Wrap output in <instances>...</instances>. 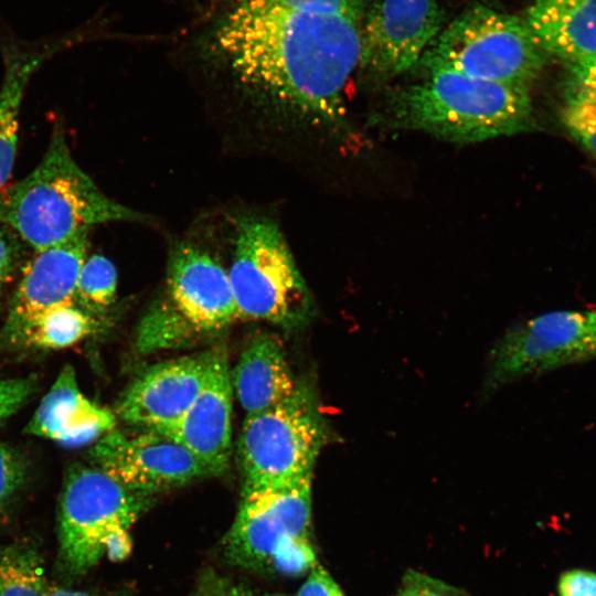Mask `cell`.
Returning <instances> with one entry per match:
<instances>
[{"instance_id": "obj_17", "label": "cell", "mask_w": 596, "mask_h": 596, "mask_svg": "<svg viewBox=\"0 0 596 596\" xmlns=\"http://www.w3.org/2000/svg\"><path fill=\"white\" fill-rule=\"evenodd\" d=\"M524 20L547 55L572 67L596 60V0H534Z\"/></svg>"}, {"instance_id": "obj_24", "label": "cell", "mask_w": 596, "mask_h": 596, "mask_svg": "<svg viewBox=\"0 0 596 596\" xmlns=\"http://www.w3.org/2000/svg\"><path fill=\"white\" fill-rule=\"evenodd\" d=\"M26 481V465L18 451L0 444V519L9 511Z\"/></svg>"}, {"instance_id": "obj_26", "label": "cell", "mask_w": 596, "mask_h": 596, "mask_svg": "<svg viewBox=\"0 0 596 596\" xmlns=\"http://www.w3.org/2000/svg\"><path fill=\"white\" fill-rule=\"evenodd\" d=\"M309 538H295L283 545L272 560L269 571L284 575H300L317 565Z\"/></svg>"}, {"instance_id": "obj_10", "label": "cell", "mask_w": 596, "mask_h": 596, "mask_svg": "<svg viewBox=\"0 0 596 596\" xmlns=\"http://www.w3.org/2000/svg\"><path fill=\"white\" fill-rule=\"evenodd\" d=\"M91 457L97 468L126 488L152 497L217 476L180 443L147 428L139 433L114 428L96 440Z\"/></svg>"}, {"instance_id": "obj_20", "label": "cell", "mask_w": 596, "mask_h": 596, "mask_svg": "<svg viewBox=\"0 0 596 596\" xmlns=\"http://www.w3.org/2000/svg\"><path fill=\"white\" fill-rule=\"evenodd\" d=\"M95 317L75 304L55 306L14 323L6 332L14 343L35 349H64L96 330Z\"/></svg>"}, {"instance_id": "obj_13", "label": "cell", "mask_w": 596, "mask_h": 596, "mask_svg": "<svg viewBox=\"0 0 596 596\" xmlns=\"http://www.w3.org/2000/svg\"><path fill=\"white\" fill-rule=\"evenodd\" d=\"M167 291L170 304L202 336L238 319L227 272L199 246L181 243L171 251Z\"/></svg>"}, {"instance_id": "obj_30", "label": "cell", "mask_w": 596, "mask_h": 596, "mask_svg": "<svg viewBox=\"0 0 596 596\" xmlns=\"http://www.w3.org/2000/svg\"><path fill=\"white\" fill-rule=\"evenodd\" d=\"M196 594L199 596H258L257 593L234 583L211 568L203 571Z\"/></svg>"}, {"instance_id": "obj_15", "label": "cell", "mask_w": 596, "mask_h": 596, "mask_svg": "<svg viewBox=\"0 0 596 596\" xmlns=\"http://www.w3.org/2000/svg\"><path fill=\"white\" fill-rule=\"evenodd\" d=\"M115 425V414L88 400L78 387L73 366L65 365L41 400L25 433L73 447L96 441Z\"/></svg>"}, {"instance_id": "obj_12", "label": "cell", "mask_w": 596, "mask_h": 596, "mask_svg": "<svg viewBox=\"0 0 596 596\" xmlns=\"http://www.w3.org/2000/svg\"><path fill=\"white\" fill-rule=\"evenodd\" d=\"M211 361L212 350L149 366L123 393L117 415L147 429L161 432L170 427L204 387Z\"/></svg>"}, {"instance_id": "obj_16", "label": "cell", "mask_w": 596, "mask_h": 596, "mask_svg": "<svg viewBox=\"0 0 596 596\" xmlns=\"http://www.w3.org/2000/svg\"><path fill=\"white\" fill-rule=\"evenodd\" d=\"M87 249V233H83L63 244L35 252L23 269L7 324L55 306L74 304Z\"/></svg>"}, {"instance_id": "obj_27", "label": "cell", "mask_w": 596, "mask_h": 596, "mask_svg": "<svg viewBox=\"0 0 596 596\" xmlns=\"http://www.w3.org/2000/svg\"><path fill=\"white\" fill-rule=\"evenodd\" d=\"M278 6L304 12L336 14L361 21L368 0H268Z\"/></svg>"}, {"instance_id": "obj_18", "label": "cell", "mask_w": 596, "mask_h": 596, "mask_svg": "<svg viewBox=\"0 0 596 596\" xmlns=\"http://www.w3.org/2000/svg\"><path fill=\"white\" fill-rule=\"evenodd\" d=\"M231 379L246 415L278 405L290 397L298 385L280 340L266 333L257 334L247 343Z\"/></svg>"}, {"instance_id": "obj_9", "label": "cell", "mask_w": 596, "mask_h": 596, "mask_svg": "<svg viewBox=\"0 0 596 596\" xmlns=\"http://www.w3.org/2000/svg\"><path fill=\"white\" fill-rule=\"evenodd\" d=\"M312 473L277 490L242 493L236 518L222 541L228 563L267 571L275 554L295 538H309Z\"/></svg>"}, {"instance_id": "obj_31", "label": "cell", "mask_w": 596, "mask_h": 596, "mask_svg": "<svg viewBox=\"0 0 596 596\" xmlns=\"http://www.w3.org/2000/svg\"><path fill=\"white\" fill-rule=\"evenodd\" d=\"M558 596H596V573L587 570H570L557 582Z\"/></svg>"}, {"instance_id": "obj_33", "label": "cell", "mask_w": 596, "mask_h": 596, "mask_svg": "<svg viewBox=\"0 0 596 596\" xmlns=\"http://www.w3.org/2000/svg\"><path fill=\"white\" fill-rule=\"evenodd\" d=\"M574 91L572 96L596 98V60L572 67Z\"/></svg>"}, {"instance_id": "obj_22", "label": "cell", "mask_w": 596, "mask_h": 596, "mask_svg": "<svg viewBox=\"0 0 596 596\" xmlns=\"http://www.w3.org/2000/svg\"><path fill=\"white\" fill-rule=\"evenodd\" d=\"M203 337L168 299L153 305L141 319L136 338L140 353L187 347Z\"/></svg>"}, {"instance_id": "obj_19", "label": "cell", "mask_w": 596, "mask_h": 596, "mask_svg": "<svg viewBox=\"0 0 596 596\" xmlns=\"http://www.w3.org/2000/svg\"><path fill=\"white\" fill-rule=\"evenodd\" d=\"M67 41H71V38L64 42ZM63 43L41 51H23L12 46L6 49V73L0 87V191L11 175L14 164L19 114L28 82L45 57L63 46Z\"/></svg>"}, {"instance_id": "obj_5", "label": "cell", "mask_w": 596, "mask_h": 596, "mask_svg": "<svg viewBox=\"0 0 596 596\" xmlns=\"http://www.w3.org/2000/svg\"><path fill=\"white\" fill-rule=\"evenodd\" d=\"M546 56L524 19L476 6L441 29L417 65L529 89Z\"/></svg>"}, {"instance_id": "obj_29", "label": "cell", "mask_w": 596, "mask_h": 596, "mask_svg": "<svg viewBox=\"0 0 596 596\" xmlns=\"http://www.w3.org/2000/svg\"><path fill=\"white\" fill-rule=\"evenodd\" d=\"M395 596H461L455 588L426 575L408 572Z\"/></svg>"}, {"instance_id": "obj_21", "label": "cell", "mask_w": 596, "mask_h": 596, "mask_svg": "<svg viewBox=\"0 0 596 596\" xmlns=\"http://www.w3.org/2000/svg\"><path fill=\"white\" fill-rule=\"evenodd\" d=\"M44 561L33 541L0 544V596H45Z\"/></svg>"}, {"instance_id": "obj_36", "label": "cell", "mask_w": 596, "mask_h": 596, "mask_svg": "<svg viewBox=\"0 0 596 596\" xmlns=\"http://www.w3.org/2000/svg\"><path fill=\"white\" fill-rule=\"evenodd\" d=\"M258 596H288L283 594H258Z\"/></svg>"}, {"instance_id": "obj_7", "label": "cell", "mask_w": 596, "mask_h": 596, "mask_svg": "<svg viewBox=\"0 0 596 596\" xmlns=\"http://www.w3.org/2000/svg\"><path fill=\"white\" fill-rule=\"evenodd\" d=\"M328 437L312 394L300 384L278 405L247 414L238 440L242 493L283 489L312 473Z\"/></svg>"}, {"instance_id": "obj_37", "label": "cell", "mask_w": 596, "mask_h": 596, "mask_svg": "<svg viewBox=\"0 0 596 596\" xmlns=\"http://www.w3.org/2000/svg\"><path fill=\"white\" fill-rule=\"evenodd\" d=\"M194 596H199L198 594H195Z\"/></svg>"}, {"instance_id": "obj_32", "label": "cell", "mask_w": 596, "mask_h": 596, "mask_svg": "<svg viewBox=\"0 0 596 596\" xmlns=\"http://www.w3.org/2000/svg\"><path fill=\"white\" fill-rule=\"evenodd\" d=\"M296 596H344L331 575L319 564L312 567Z\"/></svg>"}, {"instance_id": "obj_8", "label": "cell", "mask_w": 596, "mask_h": 596, "mask_svg": "<svg viewBox=\"0 0 596 596\" xmlns=\"http://www.w3.org/2000/svg\"><path fill=\"white\" fill-rule=\"evenodd\" d=\"M596 356V311L556 310L508 330L491 349L485 386L494 391L522 377Z\"/></svg>"}, {"instance_id": "obj_2", "label": "cell", "mask_w": 596, "mask_h": 596, "mask_svg": "<svg viewBox=\"0 0 596 596\" xmlns=\"http://www.w3.org/2000/svg\"><path fill=\"white\" fill-rule=\"evenodd\" d=\"M389 98L377 120L389 128L415 130L470 143L529 129V89L439 68Z\"/></svg>"}, {"instance_id": "obj_35", "label": "cell", "mask_w": 596, "mask_h": 596, "mask_svg": "<svg viewBox=\"0 0 596 596\" xmlns=\"http://www.w3.org/2000/svg\"><path fill=\"white\" fill-rule=\"evenodd\" d=\"M45 596H108V595L97 593V592L70 589L64 586L49 584Z\"/></svg>"}, {"instance_id": "obj_3", "label": "cell", "mask_w": 596, "mask_h": 596, "mask_svg": "<svg viewBox=\"0 0 596 596\" xmlns=\"http://www.w3.org/2000/svg\"><path fill=\"white\" fill-rule=\"evenodd\" d=\"M141 219L98 189L74 160L62 132L52 137L25 178L0 191V223L34 252L88 233L95 225Z\"/></svg>"}, {"instance_id": "obj_34", "label": "cell", "mask_w": 596, "mask_h": 596, "mask_svg": "<svg viewBox=\"0 0 596 596\" xmlns=\"http://www.w3.org/2000/svg\"><path fill=\"white\" fill-rule=\"evenodd\" d=\"M17 260V246L0 223V292L10 279Z\"/></svg>"}, {"instance_id": "obj_23", "label": "cell", "mask_w": 596, "mask_h": 596, "mask_svg": "<svg viewBox=\"0 0 596 596\" xmlns=\"http://www.w3.org/2000/svg\"><path fill=\"white\" fill-rule=\"evenodd\" d=\"M116 291L115 265L99 254L87 257L77 279L74 304L94 316L104 312L115 301Z\"/></svg>"}, {"instance_id": "obj_25", "label": "cell", "mask_w": 596, "mask_h": 596, "mask_svg": "<svg viewBox=\"0 0 596 596\" xmlns=\"http://www.w3.org/2000/svg\"><path fill=\"white\" fill-rule=\"evenodd\" d=\"M563 119L570 134L596 153V98L572 96Z\"/></svg>"}, {"instance_id": "obj_28", "label": "cell", "mask_w": 596, "mask_h": 596, "mask_svg": "<svg viewBox=\"0 0 596 596\" xmlns=\"http://www.w3.org/2000/svg\"><path fill=\"white\" fill-rule=\"evenodd\" d=\"M34 389L32 377L0 380V424L26 402Z\"/></svg>"}, {"instance_id": "obj_6", "label": "cell", "mask_w": 596, "mask_h": 596, "mask_svg": "<svg viewBox=\"0 0 596 596\" xmlns=\"http://www.w3.org/2000/svg\"><path fill=\"white\" fill-rule=\"evenodd\" d=\"M233 252L227 274L238 319L284 328L308 320L310 292L277 224L260 216L240 219Z\"/></svg>"}, {"instance_id": "obj_1", "label": "cell", "mask_w": 596, "mask_h": 596, "mask_svg": "<svg viewBox=\"0 0 596 596\" xmlns=\"http://www.w3.org/2000/svg\"><path fill=\"white\" fill-rule=\"evenodd\" d=\"M211 44L256 100L312 126L343 128L344 89L361 63L359 21L240 0L214 25Z\"/></svg>"}, {"instance_id": "obj_4", "label": "cell", "mask_w": 596, "mask_h": 596, "mask_svg": "<svg viewBox=\"0 0 596 596\" xmlns=\"http://www.w3.org/2000/svg\"><path fill=\"white\" fill-rule=\"evenodd\" d=\"M155 497L132 491L99 468L73 465L58 504L56 571L73 582L107 556L123 561L132 547L131 525Z\"/></svg>"}, {"instance_id": "obj_11", "label": "cell", "mask_w": 596, "mask_h": 596, "mask_svg": "<svg viewBox=\"0 0 596 596\" xmlns=\"http://www.w3.org/2000/svg\"><path fill=\"white\" fill-rule=\"evenodd\" d=\"M365 13L360 67L380 78L417 65L443 29L436 0H374Z\"/></svg>"}, {"instance_id": "obj_14", "label": "cell", "mask_w": 596, "mask_h": 596, "mask_svg": "<svg viewBox=\"0 0 596 596\" xmlns=\"http://www.w3.org/2000/svg\"><path fill=\"white\" fill-rule=\"evenodd\" d=\"M232 395L227 353L217 347L212 349L209 377L198 397L178 422L159 433L223 473L232 453Z\"/></svg>"}]
</instances>
